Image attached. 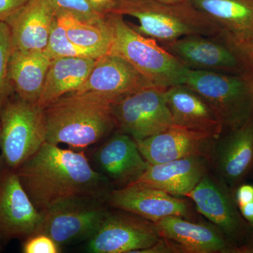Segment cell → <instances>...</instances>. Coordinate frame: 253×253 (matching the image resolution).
<instances>
[{
  "instance_id": "cell-36",
  "label": "cell",
  "mask_w": 253,
  "mask_h": 253,
  "mask_svg": "<svg viewBox=\"0 0 253 253\" xmlns=\"http://www.w3.org/2000/svg\"><path fill=\"white\" fill-rule=\"evenodd\" d=\"M3 161L2 159H1V154H0V169H1V167H2Z\"/></svg>"
},
{
  "instance_id": "cell-26",
  "label": "cell",
  "mask_w": 253,
  "mask_h": 253,
  "mask_svg": "<svg viewBox=\"0 0 253 253\" xmlns=\"http://www.w3.org/2000/svg\"><path fill=\"white\" fill-rule=\"evenodd\" d=\"M44 53L50 60L64 57H86L98 59L100 55L91 50L80 47L68 39L66 30L55 19Z\"/></svg>"
},
{
  "instance_id": "cell-35",
  "label": "cell",
  "mask_w": 253,
  "mask_h": 253,
  "mask_svg": "<svg viewBox=\"0 0 253 253\" xmlns=\"http://www.w3.org/2000/svg\"><path fill=\"white\" fill-rule=\"evenodd\" d=\"M243 252L253 253V242L251 243V246H249V247L245 248V249L243 250Z\"/></svg>"
},
{
  "instance_id": "cell-25",
  "label": "cell",
  "mask_w": 253,
  "mask_h": 253,
  "mask_svg": "<svg viewBox=\"0 0 253 253\" xmlns=\"http://www.w3.org/2000/svg\"><path fill=\"white\" fill-rule=\"evenodd\" d=\"M66 30L68 39L75 44L94 51L100 56L108 54L112 44L113 35L107 19L100 24L82 22L72 16H56Z\"/></svg>"
},
{
  "instance_id": "cell-19",
  "label": "cell",
  "mask_w": 253,
  "mask_h": 253,
  "mask_svg": "<svg viewBox=\"0 0 253 253\" xmlns=\"http://www.w3.org/2000/svg\"><path fill=\"white\" fill-rule=\"evenodd\" d=\"M153 223L160 238L174 245L178 251L211 253L231 250L220 230L208 224L192 222L176 216L163 218Z\"/></svg>"
},
{
  "instance_id": "cell-11",
  "label": "cell",
  "mask_w": 253,
  "mask_h": 253,
  "mask_svg": "<svg viewBox=\"0 0 253 253\" xmlns=\"http://www.w3.org/2000/svg\"><path fill=\"white\" fill-rule=\"evenodd\" d=\"M42 214L34 206L15 169H0V240L26 239L39 231Z\"/></svg>"
},
{
  "instance_id": "cell-2",
  "label": "cell",
  "mask_w": 253,
  "mask_h": 253,
  "mask_svg": "<svg viewBox=\"0 0 253 253\" xmlns=\"http://www.w3.org/2000/svg\"><path fill=\"white\" fill-rule=\"evenodd\" d=\"M46 141L84 149L102 139L116 126L111 105L90 94L69 93L44 109Z\"/></svg>"
},
{
  "instance_id": "cell-8",
  "label": "cell",
  "mask_w": 253,
  "mask_h": 253,
  "mask_svg": "<svg viewBox=\"0 0 253 253\" xmlns=\"http://www.w3.org/2000/svg\"><path fill=\"white\" fill-rule=\"evenodd\" d=\"M190 36L165 43L166 49L191 69L228 73L253 72V58L229 40Z\"/></svg>"
},
{
  "instance_id": "cell-37",
  "label": "cell",
  "mask_w": 253,
  "mask_h": 253,
  "mask_svg": "<svg viewBox=\"0 0 253 253\" xmlns=\"http://www.w3.org/2000/svg\"><path fill=\"white\" fill-rule=\"evenodd\" d=\"M4 244V243L2 242V241L0 240V250L1 249V248H2V245Z\"/></svg>"
},
{
  "instance_id": "cell-7",
  "label": "cell",
  "mask_w": 253,
  "mask_h": 253,
  "mask_svg": "<svg viewBox=\"0 0 253 253\" xmlns=\"http://www.w3.org/2000/svg\"><path fill=\"white\" fill-rule=\"evenodd\" d=\"M166 89L144 86L111 105L113 119L120 131L137 141L174 126L166 102Z\"/></svg>"
},
{
  "instance_id": "cell-3",
  "label": "cell",
  "mask_w": 253,
  "mask_h": 253,
  "mask_svg": "<svg viewBox=\"0 0 253 253\" xmlns=\"http://www.w3.org/2000/svg\"><path fill=\"white\" fill-rule=\"evenodd\" d=\"M111 12L136 18L139 25L130 26L137 33L164 43L190 36H224L215 23L189 1L167 4L157 0H116Z\"/></svg>"
},
{
  "instance_id": "cell-34",
  "label": "cell",
  "mask_w": 253,
  "mask_h": 253,
  "mask_svg": "<svg viewBox=\"0 0 253 253\" xmlns=\"http://www.w3.org/2000/svg\"><path fill=\"white\" fill-rule=\"evenodd\" d=\"M241 49L244 50L246 54H249L250 56L253 58V44L243 46V47H241Z\"/></svg>"
},
{
  "instance_id": "cell-21",
  "label": "cell",
  "mask_w": 253,
  "mask_h": 253,
  "mask_svg": "<svg viewBox=\"0 0 253 253\" xmlns=\"http://www.w3.org/2000/svg\"><path fill=\"white\" fill-rule=\"evenodd\" d=\"M239 47L253 44V0H190Z\"/></svg>"
},
{
  "instance_id": "cell-32",
  "label": "cell",
  "mask_w": 253,
  "mask_h": 253,
  "mask_svg": "<svg viewBox=\"0 0 253 253\" xmlns=\"http://www.w3.org/2000/svg\"><path fill=\"white\" fill-rule=\"evenodd\" d=\"M89 2L97 12L103 15L109 14L112 11L116 0H89Z\"/></svg>"
},
{
  "instance_id": "cell-5",
  "label": "cell",
  "mask_w": 253,
  "mask_h": 253,
  "mask_svg": "<svg viewBox=\"0 0 253 253\" xmlns=\"http://www.w3.org/2000/svg\"><path fill=\"white\" fill-rule=\"evenodd\" d=\"M184 84L208 103L223 128L237 129L253 118V72L189 68Z\"/></svg>"
},
{
  "instance_id": "cell-28",
  "label": "cell",
  "mask_w": 253,
  "mask_h": 253,
  "mask_svg": "<svg viewBox=\"0 0 253 253\" xmlns=\"http://www.w3.org/2000/svg\"><path fill=\"white\" fill-rule=\"evenodd\" d=\"M56 16H72L82 22L100 24L106 20V15L97 12L89 0H47Z\"/></svg>"
},
{
  "instance_id": "cell-4",
  "label": "cell",
  "mask_w": 253,
  "mask_h": 253,
  "mask_svg": "<svg viewBox=\"0 0 253 253\" xmlns=\"http://www.w3.org/2000/svg\"><path fill=\"white\" fill-rule=\"evenodd\" d=\"M112 31L109 54L126 59L154 85L169 87L184 84L189 68L155 40L137 33L115 12L106 14Z\"/></svg>"
},
{
  "instance_id": "cell-20",
  "label": "cell",
  "mask_w": 253,
  "mask_h": 253,
  "mask_svg": "<svg viewBox=\"0 0 253 253\" xmlns=\"http://www.w3.org/2000/svg\"><path fill=\"white\" fill-rule=\"evenodd\" d=\"M207 162L206 156H198L149 164L133 183L161 190L173 196H186L206 175Z\"/></svg>"
},
{
  "instance_id": "cell-33",
  "label": "cell",
  "mask_w": 253,
  "mask_h": 253,
  "mask_svg": "<svg viewBox=\"0 0 253 253\" xmlns=\"http://www.w3.org/2000/svg\"><path fill=\"white\" fill-rule=\"evenodd\" d=\"M157 1H161V2L163 3H167V4H178V3L187 2L190 0H157Z\"/></svg>"
},
{
  "instance_id": "cell-12",
  "label": "cell",
  "mask_w": 253,
  "mask_h": 253,
  "mask_svg": "<svg viewBox=\"0 0 253 253\" xmlns=\"http://www.w3.org/2000/svg\"><path fill=\"white\" fill-rule=\"evenodd\" d=\"M150 85L154 84L126 59L108 53L96 59L86 81L74 93L95 95L112 105Z\"/></svg>"
},
{
  "instance_id": "cell-30",
  "label": "cell",
  "mask_w": 253,
  "mask_h": 253,
  "mask_svg": "<svg viewBox=\"0 0 253 253\" xmlns=\"http://www.w3.org/2000/svg\"><path fill=\"white\" fill-rule=\"evenodd\" d=\"M235 202L241 216L253 226V185L245 184L236 189Z\"/></svg>"
},
{
  "instance_id": "cell-9",
  "label": "cell",
  "mask_w": 253,
  "mask_h": 253,
  "mask_svg": "<svg viewBox=\"0 0 253 253\" xmlns=\"http://www.w3.org/2000/svg\"><path fill=\"white\" fill-rule=\"evenodd\" d=\"M107 211L104 200L67 201L41 212L43 219L38 233L49 236L60 247L87 241L99 227Z\"/></svg>"
},
{
  "instance_id": "cell-29",
  "label": "cell",
  "mask_w": 253,
  "mask_h": 253,
  "mask_svg": "<svg viewBox=\"0 0 253 253\" xmlns=\"http://www.w3.org/2000/svg\"><path fill=\"white\" fill-rule=\"evenodd\" d=\"M24 253H58L61 247L44 234L37 233L25 239L22 246Z\"/></svg>"
},
{
  "instance_id": "cell-16",
  "label": "cell",
  "mask_w": 253,
  "mask_h": 253,
  "mask_svg": "<svg viewBox=\"0 0 253 253\" xmlns=\"http://www.w3.org/2000/svg\"><path fill=\"white\" fill-rule=\"evenodd\" d=\"M215 136L205 131L176 126L146 139L136 141L143 157L155 165L192 156H206Z\"/></svg>"
},
{
  "instance_id": "cell-6",
  "label": "cell",
  "mask_w": 253,
  "mask_h": 253,
  "mask_svg": "<svg viewBox=\"0 0 253 253\" xmlns=\"http://www.w3.org/2000/svg\"><path fill=\"white\" fill-rule=\"evenodd\" d=\"M45 141L44 110L15 94L0 115V151L3 163L16 170Z\"/></svg>"
},
{
  "instance_id": "cell-1",
  "label": "cell",
  "mask_w": 253,
  "mask_h": 253,
  "mask_svg": "<svg viewBox=\"0 0 253 253\" xmlns=\"http://www.w3.org/2000/svg\"><path fill=\"white\" fill-rule=\"evenodd\" d=\"M23 187L41 212L73 200L106 201L109 180L95 170L84 151L45 141L16 169Z\"/></svg>"
},
{
  "instance_id": "cell-31",
  "label": "cell",
  "mask_w": 253,
  "mask_h": 253,
  "mask_svg": "<svg viewBox=\"0 0 253 253\" xmlns=\"http://www.w3.org/2000/svg\"><path fill=\"white\" fill-rule=\"evenodd\" d=\"M28 0H0V23H6Z\"/></svg>"
},
{
  "instance_id": "cell-15",
  "label": "cell",
  "mask_w": 253,
  "mask_h": 253,
  "mask_svg": "<svg viewBox=\"0 0 253 253\" xmlns=\"http://www.w3.org/2000/svg\"><path fill=\"white\" fill-rule=\"evenodd\" d=\"M92 157L98 172L124 186L134 182L149 166L135 139L121 131L95 150Z\"/></svg>"
},
{
  "instance_id": "cell-10",
  "label": "cell",
  "mask_w": 253,
  "mask_h": 253,
  "mask_svg": "<svg viewBox=\"0 0 253 253\" xmlns=\"http://www.w3.org/2000/svg\"><path fill=\"white\" fill-rule=\"evenodd\" d=\"M161 239L154 223L147 219L107 211L94 234L86 241L92 253H136Z\"/></svg>"
},
{
  "instance_id": "cell-23",
  "label": "cell",
  "mask_w": 253,
  "mask_h": 253,
  "mask_svg": "<svg viewBox=\"0 0 253 253\" xmlns=\"http://www.w3.org/2000/svg\"><path fill=\"white\" fill-rule=\"evenodd\" d=\"M51 60L44 51L12 50L9 77L15 94L21 99L37 104L41 97Z\"/></svg>"
},
{
  "instance_id": "cell-22",
  "label": "cell",
  "mask_w": 253,
  "mask_h": 253,
  "mask_svg": "<svg viewBox=\"0 0 253 253\" xmlns=\"http://www.w3.org/2000/svg\"><path fill=\"white\" fill-rule=\"evenodd\" d=\"M166 99L174 125L210 133L219 137L224 129L208 103L186 84L166 90Z\"/></svg>"
},
{
  "instance_id": "cell-17",
  "label": "cell",
  "mask_w": 253,
  "mask_h": 253,
  "mask_svg": "<svg viewBox=\"0 0 253 253\" xmlns=\"http://www.w3.org/2000/svg\"><path fill=\"white\" fill-rule=\"evenodd\" d=\"M55 19L54 10L47 0H28L6 22L12 50L44 51Z\"/></svg>"
},
{
  "instance_id": "cell-13",
  "label": "cell",
  "mask_w": 253,
  "mask_h": 253,
  "mask_svg": "<svg viewBox=\"0 0 253 253\" xmlns=\"http://www.w3.org/2000/svg\"><path fill=\"white\" fill-rule=\"evenodd\" d=\"M225 185L206 174L186 196L194 201L199 212L212 221L223 235L236 244H241L249 236L250 224L241 216Z\"/></svg>"
},
{
  "instance_id": "cell-18",
  "label": "cell",
  "mask_w": 253,
  "mask_h": 253,
  "mask_svg": "<svg viewBox=\"0 0 253 253\" xmlns=\"http://www.w3.org/2000/svg\"><path fill=\"white\" fill-rule=\"evenodd\" d=\"M214 160L224 184L229 187L239 184L253 167V118L218 141Z\"/></svg>"
},
{
  "instance_id": "cell-27",
  "label": "cell",
  "mask_w": 253,
  "mask_h": 253,
  "mask_svg": "<svg viewBox=\"0 0 253 253\" xmlns=\"http://www.w3.org/2000/svg\"><path fill=\"white\" fill-rule=\"evenodd\" d=\"M12 52V42L9 26L0 23V115L15 94L9 77V63Z\"/></svg>"
},
{
  "instance_id": "cell-24",
  "label": "cell",
  "mask_w": 253,
  "mask_h": 253,
  "mask_svg": "<svg viewBox=\"0 0 253 253\" xmlns=\"http://www.w3.org/2000/svg\"><path fill=\"white\" fill-rule=\"evenodd\" d=\"M96 59L64 57L51 60L37 105L44 109L64 95L74 92L86 81Z\"/></svg>"
},
{
  "instance_id": "cell-14",
  "label": "cell",
  "mask_w": 253,
  "mask_h": 253,
  "mask_svg": "<svg viewBox=\"0 0 253 253\" xmlns=\"http://www.w3.org/2000/svg\"><path fill=\"white\" fill-rule=\"evenodd\" d=\"M106 201L111 207L152 222L170 216L187 218L190 214L189 206L184 200L134 183L110 191Z\"/></svg>"
}]
</instances>
